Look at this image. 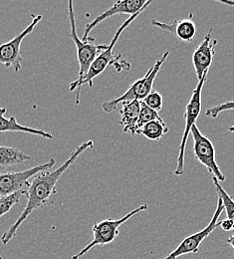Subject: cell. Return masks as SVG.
Returning <instances> with one entry per match:
<instances>
[{
	"label": "cell",
	"instance_id": "7a4b0ae2",
	"mask_svg": "<svg viewBox=\"0 0 234 259\" xmlns=\"http://www.w3.org/2000/svg\"><path fill=\"white\" fill-rule=\"evenodd\" d=\"M145 10H142L141 12L130 16L127 20L124 21V23L121 25V27L117 30V32L115 33L111 43L109 45H107V47L101 52L99 56L95 59V61L92 63L88 73L81 79V80H75L74 82L70 83L69 85V90L75 91L77 90V95H76V101H75V105L76 107L79 106L80 104V92H81V88L84 84H88L91 88L94 86V79L99 77L101 74L109 67V66H113L117 72L121 73L123 70H127L129 71L131 69V63L126 61L125 59L122 58V55H115L114 54V48L115 45L117 44L119 38L121 37L122 33L124 32V30L129 27L131 25V23L134 21V19H136Z\"/></svg>",
	"mask_w": 234,
	"mask_h": 259
},
{
	"label": "cell",
	"instance_id": "ba28073f",
	"mask_svg": "<svg viewBox=\"0 0 234 259\" xmlns=\"http://www.w3.org/2000/svg\"><path fill=\"white\" fill-rule=\"evenodd\" d=\"M56 163L54 159L21 171H0V197L23 191L37 174L51 169Z\"/></svg>",
	"mask_w": 234,
	"mask_h": 259
},
{
	"label": "cell",
	"instance_id": "cb8c5ba5",
	"mask_svg": "<svg viewBox=\"0 0 234 259\" xmlns=\"http://www.w3.org/2000/svg\"><path fill=\"white\" fill-rule=\"evenodd\" d=\"M226 243H228L229 245H231V247L234 249V234L230 235V236L226 239Z\"/></svg>",
	"mask_w": 234,
	"mask_h": 259
},
{
	"label": "cell",
	"instance_id": "d4e9b609",
	"mask_svg": "<svg viewBox=\"0 0 234 259\" xmlns=\"http://www.w3.org/2000/svg\"><path fill=\"white\" fill-rule=\"evenodd\" d=\"M217 2H219L220 4H223V5H228V6L234 7V1H221V0H217Z\"/></svg>",
	"mask_w": 234,
	"mask_h": 259
},
{
	"label": "cell",
	"instance_id": "30bf717a",
	"mask_svg": "<svg viewBox=\"0 0 234 259\" xmlns=\"http://www.w3.org/2000/svg\"><path fill=\"white\" fill-rule=\"evenodd\" d=\"M42 15H35L31 23L17 36L10 41L0 44V64L12 68L15 72H19L22 68L23 57L21 55V44L23 40L32 33L37 24L42 20Z\"/></svg>",
	"mask_w": 234,
	"mask_h": 259
},
{
	"label": "cell",
	"instance_id": "484cf974",
	"mask_svg": "<svg viewBox=\"0 0 234 259\" xmlns=\"http://www.w3.org/2000/svg\"><path fill=\"white\" fill-rule=\"evenodd\" d=\"M228 132H230V133L234 134V126H230V127H228Z\"/></svg>",
	"mask_w": 234,
	"mask_h": 259
},
{
	"label": "cell",
	"instance_id": "6da1fadb",
	"mask_svg": "<svg viewBox=\"0 0 234 259\" xmlns=\"http://www.w3.org/2000/svg\"><path fill=\"white\" fill-rule=\"evenodd\" d=\"M94 148V142L88 141L83 143L81 146H79L69 157L66 162L59 167L53 169V170H45L37 174L33 177L28 185L27 190H24L25 196L27 198V204L18 218V220L5 231V233L1 237V241L4 245L8 244L16 235L17 230L21 227L24 222L29 218V215L39 208L43 207L56 193V185L60 178L64 175V172L67 170L69 167L72 166V164L76 162L79 157L85 153L89 149Z\"/></svg>",
	"mask_w": 234,
	"mask_h": 259
},
{
	"label": "cell",
	"instance_id": "8fae6325",
	"mask_svg": "<svg viewBox=\"0 0 234 259\" xmlns=\"http://www.w3.org/2000/svg\"><path fill=\"white\" fill-rule=\"evenodd\" d=\"M152 4V1H146V0H121L117 1L112 7H110L108 10L103 12L100 15H98L92 22L88 23L84 29V34L82 37L83 41H87L90 37V32L103 21L107 20L108 18L116 15V14H129L134 15L142 10H146L149 5Z\"/></svg>",
	"mask_w": 234,
	"mask_h": 259
},
{
	"label": "cell",
	"instance_id": "ffe728a7",
	"mask_svg": "<svg viewBox=\"0 0 234 259\" xmlns=\"http://www.w3.org/2000/svg\"><path fill=\"white\" fill-rule=\"evenodd\" d=\"M23 196H25L24 190L15 194L0 197V218L8 213L15 204L19 203Z\"/></svg>",
	"mask_w": 234,
	"mask_h": 259
},
{
	"label": "cell",
	"instance_id": "2e32d148",
	"mask_svg": "<svg viewBox=\"0 0 234 259\" xmlns=\"http://www.w3.org/2000/svg\"><path fill=\"white\" fill-rule=\"evenodd\" d=\"M30 160L31 157L21 150H18L13 147L0 146V166H11L21 164Z\"/></svg>",
	"mask_w": 234,
	"mask_h": 259
},
{
	"label": "cell",
	"instance_id": "4fadbf2b",
	"mask_svg": "<svg viewBox=\"0 0 234 259\" xmlns=\"http://www.w3.org/2000/svg\"><path fill=\"white\" fill-rule=\"evenodd\" d=\"M152 24L160 29L173 34L177 39L185 43H191L197 35V25L193 20V13L186 18L173 21L172 24L163 23L158 20H152Z\"/></svg>",
	"mask_w": 234,
	"mask_h": 259
},
{
	"label": "cell",
	"instance_id": "3957f363",
	"mask_svg": "<svg viewBox=\"0 0 234 259\" xmlns=\"http://www.w3.org/2000/svg\"><path fill=\"white\" fill-rule=\"evenodd\" d=\"M147 209H148V204H142L138 207L134 208V210L130 211L128 214L121 218L120 220L107 219L99 223H95V225L92 228V231H93L92 241L86 247H84L81 251L73 255L72 259H80L96 246H104L114 242L120 234V231H119L120 227H122L124 224H126L129 220L134 218V215L141 212H144Z\"/></svg>",
	"mask_w": 234,
	"mask_h": 259
},
{
	"label": "cell",
	"instance_id": "277c9868",
	"mask_svg": "<svg viewBox=\"0 0 234 259\" xmlns=\"http://www.w3.org/2000/svg\"><path fill=\"white\" fill-rule=\"evenodd\" d=\"M169 55V52L167 51L163 57L156 62L145 75V77L134 81V83L129 87V89L119 98L106 101L102 105V109L107 114L112 113L119 104H122L123 102H131V101H144V99L147 97L153 90H154V83L158 76V73L160 72L161 68L165 61L167 60V56Z\"/></svg>",
	"mask_w": 234,
	"mask_h": 259
},
{
	"label": "cell",
	"instance_id": "7c38bea8",
	"mask_svg": "<svg viewBox=\"0 0 234 259\" xmlns=\"http://www.w3.org/2000/svg\"><path fill=\"white\" fill-rule=\"evenodd\" d=\"M216 44L217 40L212 39V29H210L193 54V64L199 80L210 69L215 53L214 46Z\"/></svg>",
	"mask_w": 234,
	"mask_h": 259
},
{
	"label": "cell",
	"instance_id": "603a6c76",
	"mask_svg": "<svg viewBox=\"0 0 234 259\" xmlns=\"http://www.w3.org/2000/svg\"><path fill=\"white\" fill-rule=\"evenodd\" d=\"M219 227H221L224 231H230V230H233V223L230 220L225 219L219 222Z\"/></svg>",
	"mask_w": 234,
	"mask_h": 259
},
{
	"label": "cell",
	"instance_id": "5b68a950",
	"mask_svg": "<svg viewBox=\"0 0 234 259\" xmlns=\"http://www.w3.org/2000/svg\"><path fill=\"white\" fill-rule=\"evenodd\" d=\"M209 70L206 71L201 80H199L197 87L193 91L192 97L190 99L189 103L185 106L184 112V130L181 137V142L178 147V157H177V164L174 170V175L179 177L184 174V155H185V148L186 143L189 140V136L192 132V129L195 125H197V120L201 112V94L203 86L207 80Z\"/></svg>",
	"mask_w": 234,
	"mask_h": 259
},
{
	"label": "cell",
	"instance_id": "d6986e66",
	"mask_svg": "<svg viewBox=\"0 0 234 259\" xmlns=\"http://www.w3.org/2000/svg\"><path fill=\"white\" fill-rule=\"evenodd\" d=\"M161 121L163 118L160 116V114L151 109L149 106H147L143 101H141V111H139V116H138V122H137V128H138V135H139V130L142 129L146 124L153 122V121Z\"/></svg>",
	"mask_w": 234,
	"mask_h": 259
},
{
	"label": "cell",
	"instance_id": "e0dca14e",
	"mask_svg": "<svg viewBox=\"0 0 234 259\" xmlns=\"http://www.w3.org/2000/svg\"><path fill=\"white\" fill-rule=\"evenodd\" d=\"M167 133H168V128L164 120L150 122L139 130V135H143L151 141H160Z\"/></svg>",
	"mask_w": 234,
	"mask_h": 259
},
{
	"label": "cell",
	"instance_id": "4316f807",
	"mask_svg": "<svg viewBox=\"0 0 234 259\" xmlns=\"http://www.w3.org/2000/svg\"><path fill=\"white\" fill-rule=\"evenodd\" d=\"M0 259H3V257H2V255H1V253H0Z\"/></svg>",
	"mask_w": 234,
	"mask_h": 259
},
{
	"label": "cell",
	"instance_id": "5bb4252c",
	"mask_svg": "<svg viewBox=\"0 0 234 259\" xmlns=\"http://www.w3.org/2000/svg\"><path fill=\"white\" fill-rule=\"evenodd\" d=\"M141 111V101L134 100L131 102H123L121 109V121L124 133H130L133 136L138 135V116Z\"/></svg>",
	"mask_w": 234,
	"mask_h": 259
},
{
	"label": "cell",
	"instance_id": "44dd1931",
	"mask_svg": "<svg viewBox=\"0 0 234 259\" xmlns=\"http://www.w3.org/2000/svg\"><path fill=\"white\" fill-rule=\"evenodd\" d=\"M228 111H234V100L218 104L216 106H213L211 108L206 109L205 116L211 119H216L221 113L228 112Z\"/></svg>",
	"mask_w": 234,
	"mask_h": 259
},
{
	"label": "cell",
	"instance_id": "7402d4cb",
	"mask_svg": "<svg viewBox=\"0 0 234 259\" xmlns=\"http://www.w3.org/2000/svg\"><path fill=\"white\" fill-rule=\"evenodd\" d=\"M151 109L157 111L158 113L163 108V96L156 90H153L143 101Z\"/></svg>",
	"mask_w": 234,
	"mask_h": 259
},
{
	"label": "cell",
	"instance_id": "9c48e42d",
	"mask_svg": "<svg viewBox=\"0 0 234 259\" xmlns=\"http://www.w3.org/2000/svg\"><path fill=\"white\" fill-rule=\"evenodd\" d=\"M191 134L194 138V154L197 160L203 166H205L207 170L213 175L214 178H216L220 183H223L226 180V177L220 170L216 162L215 149L212 142L201 134L197 125L193 127Z\"/></svg>",
	"mask_w": 234,
	"mask_h": 259
},
{
	"label": "cell",
	"instance_id": "8992f818",
	"mask_svg": "<svg viewBox=\"0 0 234 259\" xmlns=\"http://www.w3.org/2000/svg\"><path fill=\"white\" fill-rule=\"evenodd\" d=\"M69 22H70V37L75 43L77 50V59L79 62V78L81 80L89 71L92 63L99 56L101 52L107 47V45H97L94 43V38H89L87 41H83L77 34L75 12L73 8V1L68 2Z\"/></svg>",
	"mask_w": 234,
	"mask_h": 259
},
{
	"label": "cell",
	"instance_id": "9a60e30c",
	"mask_svg": "<svg viewBox=\"0 0 234 259\" xmlns=\"http://www.w3.org/2000/svg\"><path fill=\"white\" fill-rule=\"evenodd\" d=\"M7 112L6 108H0V133H8V132H15V133H25L33 136L42 137L48 140H52L53 136L50 133H47L42 130L34 129L30 127H25L19 124L15 117L5 118L4 115Z\"/></svg>",
	"mask_w": 234,
	"mask_h": 259
},
{
	"label": "cell",
	"instance_id": "ac0fdd59",
	"mask_svg": "<svg viewBox=\"0 0 234 259\" xmlns=\"http://www.w3.org/2000/svg\"><path fill=\"white\" fill-rule=\"evenodd\" d=\"M212 183L215 187V191H216L217 196L222 200L224 210L226 211V214H227V219L230 220L233 223L234 230V199L223 189L220 182L216 178L212 177Z\"/></svg>",
	"mask_w": 234,
	"mask_h": 259
},
{
	"label": "cell",
	"instance_id": "52a82bcc",
	"mask_svg": "<svg viewBox=\"0 0 234 259\" xmlns=\"http://www.w3.org/2000/svg\"><path fill=\"white\" fill-rule=\"evenodd\" d=\"M223 210L224 207L222 200L218 197L216 209L209 224L201 231H198L183 238V240L178 244V246L164 259H177L180 256L188 254H198L200 252L201 243L204 241V239L208 237L217 227H219V218Z\"/></svg>",
	"mask_w": 234,
	"mask_h": 259
}]
</instances>
